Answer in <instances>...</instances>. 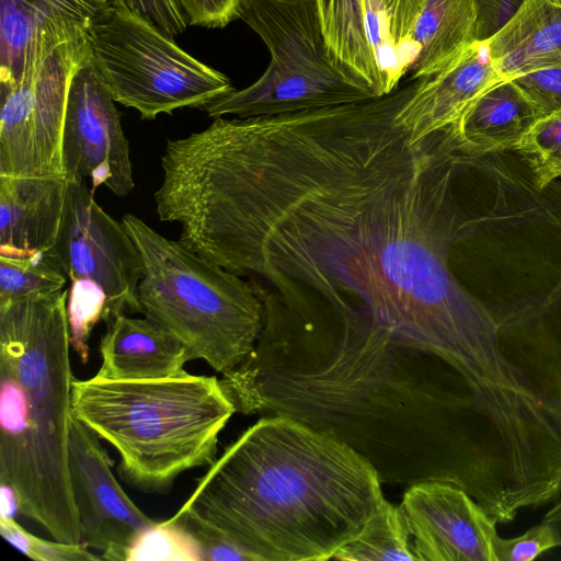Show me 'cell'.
<instances>
[{
  "mask_svg": "<svg viewBox=\"0 0 561 561\" xmlns=\"http://www.w3.org/2000/svg\"><path fill=\"white\" fill-rule=\"evenodd\" d=\"M383 96L274 116L214 118L178 139L157 208L180 242L248 280L264 307L329 313L346 340L411 347L473 387L510 339L460 284V207L445 129L412 140Z\"/></svg>",
  "mask_w": 561,
  "mask_h": 561,
  "instance_id": "6da1fadb",
  "label": "cell"
},
{
  "mask_svg": "<svg viewBox=\"0 0 561 561\" xmlns=\"http://www.w3.org/2000/svg\"><path fill=\"white\" fill-rule=\"evenodd\" d=\"M383 496L355 449L287 416L259 420L182 505L256 561H324L357 538Z\"/></svg>",
  "mask_w": 561,
  "mask_h": 561,
  "instance_id": "7a4b0ae2",
  "label": "cell"
},
{
  "mask_svg": "<svg viewBox=\"0 0 561 561\" xmlns=\"http://www.w3.org/2000/svg\"><path fill=\"white\" fill-rule=\"evenodd\" d=\"M457 154L453 272L506 331L561 347V179L514 150Z\"/></svg>",
  "mask_w": 561,
  "mask_h": 561,
  "instance_id": "3957f363",
  "label": "cell"
},
{
  "mask_svg": "<svg viewBox=\"0 0 561 561\" xmlns=\"http://www.w3.org/2000/svg\"><path fill=\"white\" fill-rule=\"evenodd\" d=\"M68 289L0 304V482L53 539L81 543L69 473Z\"/></svg>",
  "mask_w": 561,
  "mask_h": 561,
  "instance_id": "277c9868",
  "label": "cell"
},
{
  "mask_svg": "<svg viewBox=\"0 0 561 561\" xmlns=\"http://www.w3.org/2000/svg\"><path fill=\"white\" fill-rule=\"evenodd\" d=\"M73 415L118 453L117 471L145 493H165L184 471L210 467L237 408L216 376L72 382Z\"/></svg>",
  "mask_w": 561,
  "mask_h": 561,
  "instance_id": "5b68a950",
  "label": "cell"
},
{
  "mask_svg": "<svg viewBox=\"0 0 561 561\" xmlns=\"http://www.w3.org/2000/svg\"><path fill=\"white\" fill-rule=\"evenodd\" d=\"M122 224L144 263L138 298L145 317L216 371L226 374L243 363L264 324L263 302L250 282L165 238L133 214L125 215Z\"/></svg>",
  "mask_w": 561,
  "mask_h": 561,
  "instance_id": "8992f818",
  "label": "cell"
},
{
  "mask_svg": "<svg viewBox=\"0 0 561 561\" xmlns=\"http://www.w3.org/2000/svg\"><path fill=\"white\" fill-rule=\"evenodd\" d=\"M238 19L268 48L270 65L251 85L207 104L208 116H274L375 98L333 61L316 0H241Z\"/></svg>",
  "mask_w": 561,
  "mask_h": 561,
  "instance_id": "52a82bcc",
  "label": "cell"
},
{
  "mask_svg": "<svg viewBox=\"0 0 561 561\" xmlns=\"http://www.w3.org/2000/svg\"><path fill=\"white\" fill-rule=\"evenodd\" d=\"M90 60L113 100L142 119L202 108L234 90L147 19L111 2L87 27Z\"/></svg>",
  "mask_w": 561,
  "mask_h": 561,
  "instance_id": "ba28073f",
  "label": "cell"
},
{
  "mask_svg": "<svg viewBox=\"0 0 561 561\" xmlns=\"http://www.w3.org/2000/svg\"><path fill=\"white\" fill-rule=\"evenodd\" d=\"M87 27L48 34L21 78L0 85V175L65 176L61 141L68 90L89 53Z\"/></svg>",
  "mask_w": 561,
  "mask_h": 561,
  "instance_id": "9c48e42d",
  "label": "cell"
},
{
  "mask_svg": "<svg viewBox=\"0 0 561 561\" xmlns=\"http://www.w3.org/2000/svg\"><path fill=\"white\" fill-rule=\"evenodd\" d=\"M47 252L70 282L90 279L103 288L108 319L126 311L142 313L140 252L124 225L99 206L83 180H68L58 236Z\"/></svg>",
  "mask_w": 561,
  "mask_h": 561,
  "instance_id": "30bf717a",
  "label": "cell"
},
{
  "mask_svg": "<svg viewBox=\"0 0 561 561\" xmlns=\"http://www.w3.org/2000/svg\"><path fill=\"white\" fill-rule=\"evenodd\" d=\"M121 116L88 53L68 90L61 141L68 180L89 178L93 194L100 185L119 197L134 190L129 144Z\"/></svg>",
  "mask_w": 561,
  "mask_h": 561,
  "instance_id": "8fae6325",
  "label": "cell"
},
{
  "mask_svg": "<svg viewBox=\"0 0 561 561\" xmlns=\"http://www.w3.org/2000/svg\"><path fill=\"white\" fill-rule=\"evenodd\" d=\"M100 437L73 413L69 435V473L81 543L103 560L125 561L129 547L156 524L123 491Z\"/></svg>",
  "mask_w": 561,
  "mask_h": 561,
  "instance_id": "7c38bea8",
  "label": "cell"
},
{
  "mask_svg": "<svg viewBox=\"0 0 561 561\" xmlns=\"http://www.w3.org/2000/svg\"><path fill=\"white\" fill-rule=\"evenodd\" d=\"M415 561H496V523L458 485L428 479L398 506Z\"/></svg>",
  "mask_w": 561,
  "mask_h": 561,
  "instance_id": "4fadbf2b",
  "label": "cell"
},
{
  "mask_svg": "<svg viewBox=\"0 0 561 561\" xmlns=\"http://www.w3.org/2000/svg\"><path fill=\"white\" fill-rule=\"evenodd\" d=\"M502 80L488 44L474 42L455 64L419 80L415 91L399 111L398 121L410 130L412 140L443 130Z\"/></svg>",
  "mask_w": 561,
  "mask_h": 561,
  "instance_id": "5bb4252c",
  "label": "cell"
},
{
  "mask_svg": "<svg viewBox=\"0 0 561 561\" xmlns=\"http://www.w3.org/2000/svg\"><path fill=\"white\" fill-rule=\"evenodd\" d=\"M66 176L0 175V255L47 252L60 228Z\"/></svg>",
  "mask_w": 561,
  "mask_h": 561,
  "instance_id": "9a60e30c",
  "label": "cell"
},
{
  "mask_svg": "<svg viewBox=\"0 0 561 561\" xmlns=\"http://www.w3.org/2000/svg\"><path fill=\"white\" fill-rule=\"evenodd\" d=\"M100 340L101 366L94 377L147 380L179 376L193 358L187 347L160 323L125 312L106 322Z\"/></svg>",
  "mask_w": 561,
  "mask_h": 561,
  "instance_id": "2e32d148",
  "label": "cell"
},
{
  "mask_svg": "<svg viewBox=\"0 0 561 561\" xmlns=\"http://www.w3.org/2000/svg\"><path fill=\"white\" fill-rule=\"evenodd\" d=\"M103 5L92 0H0V85L21 78L48 33L87 26Z\"/></svg>",
  "mask_w": 561,
  "mask_h": 561,
  "instance_id": "e0dca14e",
  "label": "cell"
},
{
  "mask_svg": "<svg viewBox=\"0 0 561 561\" xmlns=\"http://www.w3.org/2000/svg\"><path fill=\"white\" fill-rule=\"evenodd\" d=\"M542 117L513 80H502L483 92L446 131L454 149L466 154L516 150Z\"/></svg>",
  "mask_w": 561,
  "mask_h": 561,
  "instance_id": "ac0fdd59",
  "label": "cell"
},
{
  "mask_svg": "<svg viewBox=\"0 0 561 561\" xmlns=\"http://www.w3.org/2000/svg\"><path fill=\"white\" fill-rule=\"evenodd\" d=\"M486 44L504 80L561 67V4L556 0H527Z\"/></svg>",
  "mask_w": 561,
  "mask_h": 561,
  "instance_id": "d6986e66",
  "label": "cell"
},
{
  "mask_svg": "<svg viewBox=\"0 0 561 561\" xmlns=\"http://www.w3.org/2000/svg\"><path fill=\"white\" fill-rule=\"evenodd\" d=\"M474 0H425L414 44L416 57L405 80L425 79L455 64L476 42Z\"/></svg>",
  "mask_w": 561,
  "mask_h": 561,
  "instance_id": "ffe728a7",
  "label": "cell"
},
{
  "mask_svg": "<svg viewBox=\"0 0 561 561\" xmlns=\"http://www.w3.org/2000/svg\"><path fill=\"white\" fill-rule=\"evenodd\" d=\"M425 0H364L366 27L382 95L408 78L416 57L414 31Z\"/></svg>",
  "mask_w": 561,
  "mask_h": 561,
  "instance_id": "44dd1931",
  "label": "cell"
},
{
  "mask_svg": "<svg viewBox=\"0 0 561 561\" xmlns=\"http://www.w3.org/2000/svg\"><path fill=\"white\" fill-rule=\"evenodd\" d=\"M316 4L325 44L340 71L375 98L383 96L364 0H316Z\"/></svg>",
  "mask_w": 561,
  "mask_h": 561,
  "instance_id": "7402d4cb",
  "label": "cell"
},
{
  "mask_svg": "<svg viewBox=\"0 0 561 561\" xmlns=\"http://www.w3.org/2000/svg\"><path fill=\"white\" fill-rule=\"evenodd\" d=\"M344 561H415L398 506L387 500L365 530L332 557Z\"/></svg>",
  "mask_w": 561,
  "mask_h": 561,
  "instance_id": "603a6c76",
  "label": "cell"
},
{
  "mask_svg": "<svg viewBox=\"0 0 561 561\" xmlns=\"http://www.w3.org/2000/svg\"><path fill=\"white\" fill-rule=\"evenodd\" d=\"M66 276L48 252L0 255V304L59 293Z\"/></svg>",
  "mask_w": 561,
  "mask_h": 561,
  "instance_id": "cb8c5ba5",
  "label": "cell"
},
{
  "mask_svg": "<svg viewBox=\"0 0 561 561\" xmlns=\"http://www.w3.org/2000/svg\"><path fill=\"white\" fill-rule=\"evenodd\" d=\"M66 310L71 346L81 363L85 364L89 360V339L93 328L108 319L106 295L93 280H71Z\"/></svg>",
  "mask_w": 561,
  "mask_h": 561,
  "instance_id": "d4e9b609",
  "label": "cell"
},
{
  "mask_svg": "<svg viewBox=\"0 0 561 561\" xmlns=\"http://www.w3.org/2000/svg\"><path fill=\"white\" fill-rule=\"evenodd\" d=\"M203 561L194 538L171 518L156 522L126 552L125 561Z\"/></svg>",
  "mask_w": 561,
  "mask_h": 561,
  "instance_id": "484cf974",
  "label": "cell"
},
{
  "mask_svg": "<svg viewBox=\"0 0 561 561\" xmlns=\"http://www.w3.org/2000/svg\"><path fill=\"white\" fill-rule=\"evenodd\" d=\"M2 537L26 557L37 561H94L103 560L82 543L46 540L24 529L15 518L0 516Z\"/></svg>",
  "mask_w": 561,
  "mask_h": 561,
  "instance_id": "4316f807",
  "label": "cell"
},
{
  "mask_svg": "<svg viewBox=\"0 0 561 561\" xmlns=\"http://www.w3.org/2000/svg\"><path fill=\"white\" fill-rule=\"evenodd\" d=\"M198 545L203 561H256L255 557L228 537L224 531L181 506L171 517Z\"/></svg>",
  "mask_w": 561,
  "mask_h": 561,
  "instance_id": "83f0119b",
  "label": "cell"
},
{
  "mask_svg": "<svg viewBox=\"0 0 561 561\" xmlns=\"http://www.w3.org/2000/svg\"><path fill=\"white\" fill-rule=\"evenodd\" d=\"M514 151L528 162L542 186L547 173L561 156V111L540 118Z\"/></svg>",
  "mask_w": 561,
  "mask_h": 561,
  "instance_id": "f1b7e54d",
  "label": "cell"
},
{
  "mask_svg": "<svg viewBox=\"0 0 561 561\" xmlns=\"http://www.w3.org/2000/svg\"><path fill=\"white\" fill-rule=\"evenodd\" d=\"M559 547L553 529L540 522L514 538L494 540L496 561H530L542 553Z\"/></svg>",
  "mask_w": 561,
  "mask_h": 561,
  "instance_id": "f546056e",
  "label": "cell"
},
{
  "mask_svg": "<svg viewBox=\"0 0 561 561\" xmlns=\"http://www.w3.org/2000/svg\"><path fill=\"white\" fill-rule=\"evenodd\" d=\"M542 116L561 111V67L527 72L511 79Z\"/></svg>",
  "mask_w": 561,
  "mask_h": 561,
  "instance_id": "4dcf8cb0",
  "label": "cell"
},
{
  "mask_svg": "<svg viewBox=\"0 0 561 561\" xmlns=\"http://www.w3.org/2000/svg\"><path fill=\"white\" fill-rule=\"evenodd\" d=\"M110 2L147 19L172 38L181 35L188 25L176 0H111Z\"/></svg>",
  "mask_w": 561,
  "mask_h": 561,
  "instance_id": "1f68e13d",
  "label": "cell"
},
{
  "mask_svg": "<svg viewBox=\"0 0 561 561\" xmlns=\"http://www.w3.org/2000/svg\"><path fill=\"white\" fill-rule=\"evenodd\" d=\"M188 25L222 28L238 19L241 0H176Z\"/></svg>",
  "mask_w": 561,
  "mask_h": 561,
  "instance_id": "d6a6232c",
  "label": "cell"
},
{
  "mask_svg": "<svg viewBox=\"0 0 561 561\" xmlns=\"http://www.w3.org/2000/svg\"><path fill=\"white\" fill-rule=\"evenodd\" d=\"M527 0H474L476 42L486 43L519 11Z\"/></svg>",
  "mask_w": 561,
  "mask_h": 561,
  "instance_id": "836d02e7",
  "label": "cell"
},
{
  "mask_svg": "<svg viewBox=\"0 0 561 561\" xmlns=\"http://www.w3.org/2000/svg\"><path fill=\"white\" fill-rule=\"evenodd\" d=\"M0 516L15 518L20 513V500L15 490L8 483L1 482L0 488Z\"/></svg>",
  "mask_w": 561,
  "mask_h": 561,
  "instance_id": "e575fe53",
  "label": "cell"
},
{
  "mask_svg": "<svg viewBox=\"0 0 561 561\" xmlns=\"http://www.w3.org/2000/svg\"><path fill=\"white\" fill-rule=\"evenodd\" d=\"M542 522L553 529L559 547H561V497L543 515Z\"/></svg>",
  "mask_w": 561,
  "mask_h": 561,
  "instance_id": "d590c367",
  "label": "cell"
},
{
  "mask_svg": "<svg viewBox=\"0 0 561 561\" xmlns=\"http://www.w3.org/2000/svg\"><path fill=\"white\" fill-rule=\"evenodd\" d=\"M561 179V156L560 158L554 162V164L551 167L549 172L547 173L542 185L551 182L552 180Z\"/></svg>",
  "mask_w": 561,
  "mask_h": 561,
  "instance_id": "8d00e7d4",
  "label": "cell"
},
{
  "mask_svg": "<svg viewBox=\"0 0 561 561\" xmlns=\"http://www.w3.org/2000/svg\"><path fill=\"white\" fill-rule=\"evenodd\" d=\"M92 1H94V2H96V3H100V4H106V3H108L111 0H92Z\"/></svg>",
  "mask_w": 561,
  "mask_h": 561,
  "instance_id": "74e56055",
  "label": "cell"
},
{
  "mask_svg": "<svg viewBox=\"0 0 561 561\" xmlns=\"http://www.w3.org/2000/svg\"><path fill=\"white\" fill-rule=\"evenodd\" d=\"M557 2H559L561 4V0H556Z\"/></svg>",
  "mask_w": 561,
  "mask_h": 561,
  "instance_id": "f35d334b",
  "label": "cell"
}]
</instances>
